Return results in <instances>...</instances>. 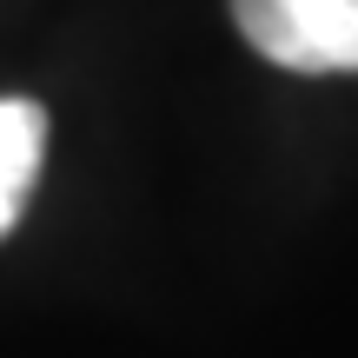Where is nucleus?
Listing matches in <instances>:
<instances>
[{
  "label": "nucleus",
  "instance_id": "obj_1",
  "mask_svg": "<svg viewBox=\"0 0 358 358\" xmlns=\"http://www.w3.org/2000/svg\"><path fill=\"white\" fill-rule=\"evenodd\" d=\"M232 20L292 73H358V0H232Z\"/></svg>",
  "mask_w": 358,
  "mask_h": 358
},
{
  "label": "nucleus",
  "instance_id": "obj_2",
  "mask_svg": "<svg viewBox=\"0 0 358 358\" xmlns=\"http://www.w3.org/2000/svg\"><path fill=\"white\" fill-rule=\"evenodd\" d=\"M47 153V113L34 100H0V239L13 232Z\"/></svg>",
  "mask_w": 358,
  "mask_h": 358
}]
</instances>
